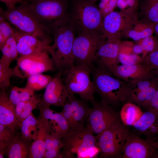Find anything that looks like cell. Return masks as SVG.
Masks as SVG:
<instances>
[{"label": "cell", "instance_id": "obj_47", "mask_svg": "<svg viewBox=\"0 0 158 158\" xmlns=\"http://www.w3.org/2000/svg\"><path fill=\"white\" fill-rule=\"evenodd\" d=\"M155 76L158 80V70H155Z\"/></svg>", "mask_w": 158, "mask_h": 158}, {"label": "cell", "instance_id": "obj_43", "mask_svg": "<svg viewBox=\"0 0 158 158\" xmlns=\"http://www.w3.org/2000/svg\"><path fill=\"white\" fill-rule=\"evenodd\" d=\"M0 1L4 3L7 8H13L18 3L20 4L26 3L27 2L22 0H0Z\"/></svg>", "mask_w": 158, "mask_h": 158}, {"label": "cell", "instance_id": "obj_19", "mask_svg": "<svg viewBox=\"0 0 158 158\" xmlns=\"http://www.w3.org/2000/svg\"><path fill=\"white\" fill-rule=\"evenodd\" d=\"M9 93L6 90L0 91V124L7 126L14 132L20 129V124L15 112L16 106L9 100Z\"/></svg>", "mask_w": 158, "mask_h": 158}, {"label": "cell", "instance_id": "obj_1", "mask_svg": "<svg viewBox=\"0 0 158 158\" xmlns=\"http://www.w3.org/2000/svg\"><path fill=\"white\" fill-rule=\"evenodd\" d=\"M61 140V158H94L100 152L96 136L86 125L69 129Z\"/></svg>", "mask_w": 158, "mask_h": 158}, {"label": "cell", "instance_id": "obj_35", "mask_svg": "<svg viewBox=\"0 0 158 158\" xmlns=\"http://www.w3.org/2000/svg\"><path fill=\"white\" fill-rule=\"evenodd\" d=\"M14 32L10 23L0 13V48L8 38L14 35Z\"/></svg>", "mask_w": 158, "mask_h": 158}, {"label": "cell", "instance_id": "obj_27", "mask_svg": "<svg viewBox=\"0 0 158 158\" xmlns=\"http://www.w3.org/2000/svg\"><path fill=\"white\" fill-rule=\"evenodd\" d=\"M42 99L35 95L30 99L21 101L16 106V115L20 126L22 122L32 113L33 110L38 107Z\"/></svg>", "mask_w": 158, "mask_h": 158}, {"label": "cell", "instance_id": "obj_45", "mask_svg": "<svg viewBox=\"0 0 158 158\" xmlns=\"http://www.w3.org/2000/svg\"><path fill=\"white\" fill-rule=\"evenodd\" d=\"M154 33L155 34V37L158 40V23L155 24L154 26Z\"/></svg>", "mask_w": 158, "mask_h": 158}, {"label": "cell", "instance_id": "obj_49", "mask_svg": "<svg viewBox=\"0 0 158 158\" xmlns=\"http://www.w3.org/2000/svg\"><path fill=\"white\" fill-rule=\"evenodd\" d=\"M31 1V2H32L33 1H35L37 0H30Z\"/></svg>", "mask_w": 158, "mask_h": 158}, {"label": "cell", "instance_id": "obj_32", "mask_svg": "<svg viewBox=\"0 0 158 158\" xmlns=\"http://www.w3.org/2000/svg\"><path fill=\"white\" fill-rule=\"evenodd\" d=\"M35 95L34 91L25 87L14 86L10 90L9 100L11 103L16 106L20 102L28 100Z\"/></svg>", "mask_w": 158, "mask_h": 158}, {"label": "cell", "instance_id": "obj_24", "mask_svg": "<svg viewBox=\"0 0 158 158\" xmlns=\"http://www.w3.org/2000/svg\"><path fill=\"white\" fill-rule=\"evenodd\" d=\"M154 24L138 19L128 30L125 36L134 41L141 40L153 35Z\"/></svg>", "mask_w": 158, "mask_h": 158}, {"label": "cell", "instance_id": "obj_10", "mask_svg": "<svg viewBox=\"0 0 158 158\" xmlns=\"http://www.w3.org/2000/svg\"><path fill=\"white\" fill-rule=\"evenodd\" d=\"M135 9L112 11L104 17L100 33L106 39H120L138 19Z\"/></svg>", "mask_w": 158, "mask_h": 158}, {"label": "cell", "instance_id": "obj_25", "mask_svg": "<svg viewBox=\"0 0 158 158\" xmlns=\"http://www.w3.org/2000/svg\"><path fill=\"white\" fill-rule=\"evenodd\" d=\"M39 121L32 113H31L21 123L20 134L24 140L33 142L38 135Z\"/></svg>", "mask_w": 158, "mask_h": 158}, {"label": "cell", "instance_id": "obj_37", "mask_svg": "<svg viewBox=\"0 0 158 158\" xmlns=\"http://www.w3.org/2000/svg\"><path fill=\"white\" fill-rule=\"evenodd\" d=\"M119 63L125 65H130L144 63L143 58L137 54L130 53L128 51L120 50L118 56Z\"/></svg>", "mask_w": 158, "mask_h": 158}, {"label": "cell", "instance_id": "obj_23", "mask_svg": "<svg viewBox=\"0 0 158 158\" xmlns=\"http://www.w3.org/2000/svg\"><path fill=\"white\" fill-rule=\"evenodd\" d=\"M67 99L70 104L75 121L78 124L85 125L91 110L88 102L79 99L74 95L69 93Z\"/></svg>", "mask_w": 158, "mask_h": 158}, {"label": "cell", "instance_id": "obj_14", "mask_svg": "<svg viewBox=\"0 0 158 158\" xmlns=\"http://www.w3.org/2000/svg\"><path fill=\"white\" fill-rule=\"evenodd\" d=\"M68 94L62 75L58 72L45 87L41 102L49 107H62L66 102Z\"/></svg>", "mask_w": 158, "mask_h": 158}, {"label": "cell", "instance_id": "obj_46", "mask_svg": "<svg viewBox=\"0 0 158 158\" xmlns=\"http://www.w3.org/2000/svg\"><path fill=\"white\" fill-rule=\"evenodd\" d=\"M154 144L156 150H158V141L154 142Z\"/></svg>", "mask_w": 158, "mask_h": 158}, {"label": "cell", "instance_id": "obj_4", "mask_svg": "<svg viewBox=\"0 0 158 158\" xmlns=\"http://www.w3.org/2000/svg\"><path fill=\"white\" fill-rule=\"evenodd\" d=\"M68 0H37L29 7L41 27L49 34L68 21Z\"/></svg>", "mask_w": 158, "mask_h": 158}, {"label": "cell", "instance_id": "obj_33", "mask_svg": "<svg viewBox=\"0 0 158 158\" xmlns=\"http://www.w3.org/2000/svg\"><path fill=\"white\" fill-rule=\"evenodd\" d=\"M17 132H14L8 126L0 124V158H4L6 147Z\"/></svg>", "mask_w": 158, "mask_h": 158}, {"label": "cell", "instance_id": "obj_11", "mask_svg": "<svg viewBox=\"0 0 158 158\" xmlns=\"http://www.w3.org/2000/svg\"><path fill=\"white\" fill-rule=\"evenodd\" d=\"M47 51L19 57L14 68L15 75L24 78L54 70V61Z\"/></svg>", "mask_w": 158, "mask_h": 158}, {"label": "cell", "instance_id": "obj_7", "mask_svg": "<svg viewBox=\"0 0 158 158\" xmlns=\"http://www.w3.org/2000/svg\"><path fill=\"white\" fill-rule=\"evenodd\" d=\"M93 68L73 65L63 73L62 78L68 93L78 94L81 99L88 102L95 100V90L90 78Z\"/></svg>", "mask_w": 158, "mask_h": 158}, {"label": "cell", "instance_id": "obj_17", "mask_svg": "<svg viewBox=\"0 0 158 158\" xmlns=\"http://www.w3.org/2000/svg\"><path fill=\"white\" fill-rule=\"evenodd\" d=\"M121 44L120 39H107L103 42L97 52V65L107 68L118 64Z\"/></svg>", "mask_w": 158, "mask_h": 158}, {"label": "cell", "instance_id": "obj_30", "mask_svg": "<svg viewBox=\"0 0 158 158\" xmlns=\"http://www.w3.org/2000/svg\"><path fill=\"white\" fill-rule=\"evenodd\" d=\"M158 90V80L156 78L151 86L146 90L129 98L128 102L135 103L144 108Z\"/></svg>", "mask_w": 158, "mask_h": 158}, {"label": "cell", "instance_id": "obj_41", "mask_svg": "<svg viewBox=\"0 0 158 158\" xmlns=\"http://www.w3.org/2000/svg\"><path fill=\"white\" fill-rule=\"evenodd\" d=\"M145 109L158 112V90Z\"/></svg>", "mask_w": 158, "mask_h": 158}, {"label": "cell", "instance_id": "obj_22", "mask_svg": "<svg viewBox=\"0 0 158 158\" xmlns=\"http://www.w3.org/2000/svg\"><path fill=\"white\" fill-rule=\"evenodd\" d=\"M32 142L24 140L17 132L6 147L5 156L8 158H29Z\"/></svg>", "mask_w": 158, "mask_h": 158}, {"label": "cell", "instance_id": "obj_39", "mask_svg": "<svg viewBox=\"0 0 158 158\" xmlns=\"http://www.w3.org/2000/svg\"><path fill=\"white\" fill-rule=\"evenodd\" d=\"M143 58V63L150 68L158 70V45L152 52Z\"/></svg>", "mask_w": 158, "mask_h": 158}, {"label": "cell", "instance_id": "obj_6", "mask_svg": "<svg viewBox=\"0 0 158 158\" xmlns=\"http://www.w3.org/2000/svg\"><path fill=\"white\" fill-rule=\"evenodd\" d=\"M28 4L27 2L20 4L5 10L1 7L0 13L20 31L35 36L50 45L52 41L50 34L41 27Z\"/></svg>", "mask_w": 158, "mask_h": 158}, {"label": "cell", "instance_id": "obj_44", "mask_svg": "<svg viewBox=\"0 0 158 158\" xmlns=\"http://www.w3.org/2000/svg\"><path fill=\"white\" fill-rule=\"evenodd\" d=\"M132 49L133 52L134 54H136L144 52L142 47L140 44L134 46Z\"/></svg>", "mask_w": 158, "mask_h": 158}, {"label": "cell", "instance_id": "obj_16", "mask_svg": "<svg viewBox=\"0 0 158 158\" xmlns=\"http://www.w3.org/2000/svg\"><path fill=\"white\" fill-rule=\"evenodd\" d=\"M19 57L28 56L47 51L51 52V45L33 35L14 30Z\"/></svg>", "mask_w": 158, "mask_h": 158}, {"label": "cell", "instance_id": "obj_48", "mask_svg": "<svg viewBox=\"0 0 158 158\" xmlns=\"http://www.w3.org/2000/svg\"><path fill=\"white\" fill-rule=\"evenodd\" d=\"M92 0L96 2L97 1L99 0Z\"/></svg>", "mask_w": 158, "mask_h": 158}, {"label": "cell", "instance_id": "obj_42", "mask_svg": "<svg viewBox=\"0 0 158 158\" xmlns=\"http://www.w3.org/2000/svg\"><path fill=\"white\" fill-rule=\"evenodd\" d=\"M117 4L119 6H128L131 8H135L138 5L137 0H117Z\"/></svg>", "mask_w": 158, "mask_h": 158}, {"label": "cell", "instance_id": "obj_13", "mask_svg": "<svg viewBox=\"0 0 158 158\" xmlns=\"http://www.w3.org/2000/svg\"><path fill=\"white\" fill-rule=\"evenodd\" d=\"M105 69L114 77L131 83L155 76V70L144 63L130 65L118 64Z\"/></svg>", "mask_w": 158, "mask_h": 158}, {"label": "cell", "instance_id": "obj_15", "mask_svg": "<svg viewBox=\"0 0 158 158\" xmlns=\"http://www.w3.org/2000/svg\"><path fill=\"white\" fill-rule=\"evenodd\" d=\"M156 150L154 142L134 135H129L122 157L125 158L153 157Z\"/></svg>", "mask_w": 158, "mask_h": 158}, {"label": "cell", "instance_id": "obj_28", "mask_svg": "<svg viewBox=\"0 0 158 158\" xmlns=\"http://www.w3.org/2000/svg\"><path fill=\"white\" fill-rule=\"evenodd\" d=\"M143 113L138 105L128 102L122 107L120 111V116L125 125L133 126L139 119Z\"/></svg>", "mask_w": 158, "mask_h": 158}, {"label": "cell", "instance_id": "obj_8", "mask_svg": "<svg viewBox=\"0 0 158 158\" xmlns=\"http://www.w3.org/2000/svg\"><path fill=\"white\" fill-rule=\"evenodd\" d=\"M106 39L98 33H81L75 36L73 47L74 65L93 68L99 47Z\"/></svg>", "mask_w": 158, "mask_h": 158}, {"label": "cell", "instance_id": "obj_18", "mask_svg": "<svg viewBox=\"0 0 158 158\" xmlns=\"http://www.w3.org/2000/svg\"><path fill=\"white\" fill-rule=\"evenodd\" d=\"M133 126L146 139L152 142L158 141V112L147 110Z\"/></svg>", "mask_w": 158, "mask_h": 158}, {"label": "cell", "instance_id": "obj_31", "mask_svg": "<svg viewBox=\"0 0 158 158\" xmlns=\"http://www.w3.org/2000/svg\"><path fill=\"white\" fill-rule=\"evenodd\" d=\"M53 76L42 73L37 74L27 77L25 87L35 91L45 88Z\"/></svg>", "mask_w": 158, "mask_h": 158}, {"label": "cell", "instance_id": "obj_38", "mask_svg": "<svg viewBox=\"0 0 158 158\" xmlns=\"http://www.w3.org/2000/svg\"><path fill=\"white\" fill-rule=\"evenodd\" d=\"M62 107V110L60 112L67 120L69 129L73 128L80 125H82L78 124L75 120L70 104L67 99Z\"/></svg>", "mask_w": 158, "mask_h": 158}, {"label": "cell", "instance_id": "obj_40", "mask_svg": "<svg viewBox=\"0 0 158 158\" xmlns=\"http://www.w3.org/2000/svg\"><path fill=\"white\" fill-rule=\"evenodd\" d=\"M140 44L144 52L149 53L152 51L158 45V40L153 35L148 37L141 40Z\"/></svg>", "mask_w": 158, "mask_h": 158}, {"label": "cell", "instance_id": "obj_9", "mask_svg": "<svg viewBox=\"0 0 158 158\" xmlns=\"http://www.w3.org/2000/svg\"><path fill=\"white\" fill-rule=\"evenodd\" d=\"M129 135L128 130L120 123L96 135L100 150L99 157H122Z\"/></svg>", "mask_w": 158, "mask_h": 158}, {"label": "cell", "instance_id": "obj_12", "mask_svg": "<svg viewBox=\"0 0 158 158\" xmlns=\"http://www.w3.org/2000/svg\"><path fill=\"white\" fill-rule=\"evenodd\" d=\"M86 125L97 135L120 123L119 116L112 107L95 100Z\"/></svg>", "mask_w": 158, "mask_h": 158}, {"label": "cell", "instance_id": "obj_2", "mask_svg": "<svg viewBox=\"0 0 158 158\" xmlns=\"http://www.w3.org/2000/svg\"><path fill=\"white\" fill-rule=\"evenodd\" d=\"M91 74L101 102L112 107L128 102L132 88L130 83L114 77L98 65L92 68Z\"/></svg>", "mask_w": 158, "mask_h": 158}, {"label": "cell", "instance_id": "obj_5", "mask_svg": "<svg viewBox=\"0 0 158 158\" xmlns=\"http://www.w3.org/2000/svg\"><path fill=\"white\" fill-rule=\"evenodd\" d=\"M75 32L68 21L54 32V43L51 45V55L58 72L62 75L74 65L73 47Z\"/></svg>", "mask_w": 158, "mask_h": 158}, {"label": "cell", "instance_id": "obj_3", "mask_svg": "<svg viewBox=\"0 0 158 158\" xmlns=\"http://www.w3.org/2000/svg\"><path fill=\"white\" fill-rule=\"evenodd\" d=\"M104 17L96 2L92 0H71L68 22L75 33H98Z\"/></svg>", "mask_w": 158, "mask_h": 158}, {"label": "cell", "instance_id": "obj_34", "mask_svg": "<svg viewBox=\"0 0 158 158\" xmlns=\"http://www.w3.org/2000/svg\"><path fill=\"white\" fill-rule=\"evenodd\" d=\"M10 65L0 62V88L6 90L10 85V80L13 75H15L14 68Z\"/></svg>", "mask_w": 158, "mask_h": 158}, {"label": "cell", "instance_id": "obj_29", "mask_svg": "<svg viewBox=\"0 0 158 158\" xmlns=\"http://www.w3.org/2000/svg\"><path fill=\"white\" fill-rule=\"evenodd\" d=\"M2 55L0 62L10 65L19 57L17 45V42L14 35L8 38L0 48Z\"/></svg>", "mask_w": 158, "mask_h": 158}, {"label": "cell", "instance_id": "obj_21", "mask_svg": "<svg viewBox=\"0 0 158 158\" xmlns=\"http://www.w3.org/2000/svg\"><path fill=\"white\" fill-rule=\"evenodd\" d=\"M39 130L36 139L32 143L29 158H43L45 152V141L47 135L52 132L49 121L40 116Z\"/></svg>", "mask_w": 158, "mask_h": 158}, {"label": "cell", "instance_id": "obj_26", "mask_svg": "<svg viewBox=\"0 0 158 158\" xmlns=\"http://www.w3.org/2000/svg\"><path fill=\"white\" fill-rule=\"evenodd\" d=\"M138 19L151 23H158V0H143Z\"/></svg>", "mask_w": 158, "mask_h": 158}, {"label": "cell", "instance_id": "obj_36", "mask_svg": "<svg viewBox=\"0 0 158 158\" xmlns=\"http://www.w3.org/2000/svg\"><path fill=\"white\" fill-rule=\"evenodd\" d=\"M61 139L52 132L48 134L45 140V151H52L61 155L62 147Z\"/></svg>", "mask_w": 158, "mask_h": 158}, {"label": "cell", "instance_id": "obj_20", "mask_svg": "<svg viewBox=\"0 0 158 158\" xmlns=\"http://www.w3.org/2000/svg\"><path fill=\"white\" fill-rule=\"evenodd\" d=\"M39 116L47 119L49 121L52 132L62 138L69 129L68 124L60 112L54 113L50 107L42 103L41 101L38 105Z\"/></svg>", "mask_w": 158, "mask_h": 158}]
</instances>
